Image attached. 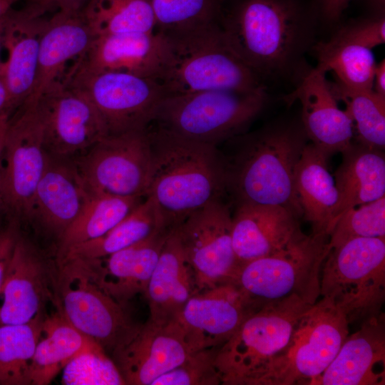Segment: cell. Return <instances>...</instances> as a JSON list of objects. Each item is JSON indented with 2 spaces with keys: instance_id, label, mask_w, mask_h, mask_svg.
I'll return each mask as SVG.
<instances>
[{
  "instance_id": "obj_1",
  "label": "cell",
  "mask_w": 385,
  "mask_h": 385,
  "mask_svg": "<svg viewBox=\"0 0 385 385\" xmlns=\"http://www.w3.org/2000/svg\"><path fill=\"white\" fill-rule=\"evenodd\" d=\"M314 11L299 0H234L219 25L235 54L260 78L298 77L312 41Z\"/></svg>"
},
{
  "instance_id": "obj_2",
  "label": "cell",
  "mask_w": 385,
  "mask_h": 385,
  "mask_svg": "<svg viewBox=\"0 0 385 385\" xmlns=\"http://www.w3.org/2000/svg\"><path fill=\"white\" fill-rule=\"evenodd\" d=\"M147 130L150 171L145 197L155 205L163 228L170 232L192 212L222 200L224 155L215 145L158 126Z\"/></svg>"
},
{
  "instance_id": "obj_3",
  "label": "cell",
  "mask_w": 385,
  "mask_h": 385,
  "mask_svg": "<svg viewBox=\"0 0 385 385\" xmlns=\"http://www.w3.org/2000/svg\"><path fill=\"white\" fill-rule=\"evenodd\" d=\"M224 155L225 191L236 207L282 206L302 217L294 190V174L308 143L301 121L280 120L231 139Z\"/></svg>"
},
{
  "instance_id": "obj_4",
  "label": "cell",
  "mask_w": 385,
  "mask_h": 385,
  "mask_svg": "<svg viewBox=\"0 0 385 385\" xmlns=\"http://www.w3.org/2000/svg\"><path fill=\"white\" fill-rule=\"evenodd\" d=\"M160 36L162 58L156 81L166 96L210 90L252 91L265 86L229 47L219 22Z\"/></svg>"
},
{
  "instance_id": "obj_5",
  "label": "cell",
  "mask_w": 385,
  "mask_h": 385,
  "mask_svg": "<svg viewBox=\"0 0 385 385\" xmlns=\"http://www.w3.org/2000/svg\"><path fill=\"white\" fill-rule=\"evenodd\" d=\"M266 86L252 91L210 90L166 96L154 120L183 137L217 145L244 133L268 101Z\"/></svg>"
},
{
  "instance_id": "obj_6",
  "label": "cell",
  "mask_w": 385,
  "mask_h": 385,
  "mask_svg": "<svg viewBox=\"0 0 385 385\" xmlns=\"http://www.w3.org/2000/svg\"><path fill=\"white\" fill-rule=\"evenodd\" d=\"M320 297L349 324L384 313L385 237L354 238L331 249L322 267Z\"/></svg>"
},
{
  "instance_id": "obj_7",
  "label": "cell",
  "mask_w": 385,
  "mask_h": 385,
  "mask_svg": "<svg viewBox=\"0 0 385 385\" xmlns=\"http://www.w3.org/2000/svg\"><path fill=\"white\" fill-rule=\"evenodd\" d=\"M330 250L329 235L302 232L279 251L242 266L235 283L256 309L291 296L314 304Z\"/></svg>"
},
{
  "instance_id": "obj_8",
  "label": "cell",
  "mask_w": 385,
  "mask_h": 385,
  "mask_svg": "<svg viewBox=\"0 0 385 385\" xmlns=\"http://www.w3.org/2000/svg\"><path fill=\"white\" fill-rule=\"evenodd\" d=\"M312 305L291 296L250 314L217 350L215 365L221 384L250 385L265 364L287 346L300 319Z\"/></svg>"
},
{
  "instance_id": "obj_9",
  "label": "cell",
  "mask_w": 385,
  "mask_h": 385,
  "mask_svg": "<svg viewBox=\"0 0 385 385\" xmlns=\"http://www.w3.org/2000/svg\"><path fill=\"white\" fill-rule=\"evenodd\" d=\"M349 334L344 314L321 297L302 317L287 346L250 385L314 384Z\"/></svg>"
},
{
  "instance_id": "obj_10",
  "label": "cell",
  "mask_w": 385,
  "mask_h": 385,
  "mask_svg": "<svg viewBox=\"0 0 385 385\" xmlns=\"http://www.w3.org/2000/svg\"><path fill=\"white\" fill-rule=\"evenodd\" d=\"M58 308L66 320L106 353L125 344L140 325L101 289L73 259L60 260Z\"/></svg>"
},
{
  "instance_id": "obj_11",
  "label": "cell",
  "mask_w": 385,
  "mask_h": 385,
  "mask_svg": "<svg viewBox=\"0 0 385 385\" xmlns=\"http://www.w3.org/2000/svg\"><path fill=\"white\" fill-rule=\"evenodd\" d=\"M147 129L108 134L73 158L89 192L145 197L150 171Z\"/></svg>"
},
{
  "instance_id": "obj_12",
  "label": "cell",
  "mask_w": 385,
  "mask_h": 385,
  "mask_svg": "<svg viewBox=\"0 0 385 385\" xmlns=\"http://www.w3.org/2000/svg\"><path fill=\"white\" fill-rule=\"evenodd\" d=\"M63 81L91 101L108 134L147 129L166 96L155 79L124 73L69 71Z\"/></svg>"
},
{
  "instance_id": "obj_13",
  "label": "cell",
  "mask_w": 385,
  "mask_h": 385,
  "mask_svg": "<svg viewBox=\"0 0 385 385\" xmlns=\"http://www.w3.org/2000/svg\"><path fill=\"white\" fill-rule=\"evenodd\" d=\"M46 156L36 101H24L9 115L1 162L3 207L11 220H29Z\"/></svg>"
},
{
  "instance_id": "obj_14",
  "label": "cell",
  "mask_w": 385,
  "mask_h": 385,
  "mask_svg": "<svg viewBox=\"0 0 385 385\" xmlns=\"http://www.w3.org/2000/svg\"><path fill=\"white\" fill-rule=\"evenodd\" d=\"M232 223L228 205L217 200L190 213L174 229L197 292L235 282L240 266L232 245Z\"/></svg>"
},
{
  "instance_id": "obj_15",
  "label": "cell",
  "mask_w": 385,
  "mask_h": 385,
  "mask_svg": "<svg viewBox=\"0 0 385 385\" xmlns=\"http://www.w3.org/2000/svg\"><path fill=\"white\" fill-rule=\"evenodd\" d=\"M44 146L52 155L74 158L108 135L91 101L63 80L50 84L36 101Z\"/></svg>"
},
{
  "instance_id": "obj_16",
  "label": "cell",
  "mask_w": 385,
  "mask_h": 385,
  "mask_svg": "<svg viewBox=\"0 0 385 385\" xmlns=\"http://www.w3.org/2000/svg\"><path fill=\"white\" fill-rule=\"evenodd\" d=\"M257 310L235 282L195 293L173 321L192 353L220 347Z\"/></svg>"
},
{
  "instance_id": "obj_17",
  "label": "cell",
  "mask_w": 385,
  "mask_h": 385,
  "mask_svg": "<svg viewBox=\"0 0 385 385\" xmlns=\"http://www.w3.org/2000/svg\"><path fill=\"white\" fill-rule=\"evenodd\" d=\"M298 77L296 88L284 99L289 105L300 103V121L307 139L329 158L343 152L353 143L354 125L339 107L326 73L305 68Z\"/></svg>"
},
{
  "instance_id": "obj_18",
  "label": "cell",
  "mask_w": 385,
  "mask_h": 385,
  "mask_svg": "<svg viewBox=\"0 0 385 385\" xmlns=\"http://www.w3.org/2000/svg\"><path fill=\"white\" fill-rule=\"evenodd\" d=\"M170 232L158 230L103 257L69 259L76 260L87 276L106 294L126 306L137 294L145 293Z\"/></svg>"
},
{
  "instance_id": "obj_19",
  "label": "cell",
  "mask_w": 385,
  "mask_h": 385,
  "mask_svg": "<svg viewBox=\"0 0 385 385\" xmlns=\"http://www.w3.org/2000/svg\"><path fill=\"white\" fill-rule=\"evenodd\" d=\"M191 353L174 322L158 325L148 320L112 356L125 384L151 385Z\"/></svg>"
},
{
  "instance_id": "obj_20",
  "label": "cell",
  "mask_w": 385,
  "mask_h": 385,
  "mask_svg": "<svg viewBox=\"0 0 385 385\" xmlns=\"http://www.w3.org/2000/svg\"><path fill=\"white\" fill-rule=\"evenodd\" d=\"M88 195L73 159L46 153L29 220L59 240L81 212Z\"/></svg>"
},
{
  "instance_id": "obj_21",
  "label": "cell",
  "mask_w": 385,
  "mask_h": 385,
  "mask_svg": "<svg viewBox=\"0 0 385 385\" xmlns=\"http://www.w3.org/2000/svg\"><path fill=\"white\" fill-rule=\"evenodd\" d=\"M162 50V36L155 31L99 34L70 71L124 73L156 80Z\"/></svg>"
},
{
  "instance_id": "obj_22",
  "label": "cell",
  "mask_w": 385,
  "mask_h": 385,
  "mask_svg": "<svg viewBox=\"0 0 385 385\" xmlns=\"http://www.w3.org/2000/svg\"><path fill=\"white\" fill-rule=\"evenodd\" d=\"M232 220V245L240 268L279 251L302 233L299 218L280 205H240Z\"/></svg>"
},
{
  "instance_id": "obj_23",
  "label": "cell",
  "mask_w": 385,
  "mask_h": 385,
  "mask_svg": "<svg viewBox=\"0 0 385 385\" xmlns=\"http://www.w3.org/2000/svg\"><path fill=\"white\" fill-rule=\"evenodd\" d=\"M317 385L385 384V318L382 313L359 324L317 379Z\"/></svg>"
},
{
  "instance_id": "obj_24",
  "label": "cell",
  "mask_w": 385,
  "mask_h": 385,
  "mask_svg": "<svg viewBox=\"0 0 385 385\" xmlns=\"http://www.w3.org/2000/svg\"><path fill=\"white\" fill-rule=\"evenodd\" d=\"M46 268L36 249L19 235L0 292V325L26 324L43 312L50 294Z\"/></svg>"
},
{
  "instance_id": "obj_25",
  "label": "cell",
  "mask_w": 385,
  "mask_h": 385,
  "mask_svg": "<svg viewBox=\"0 0 385 385\" xmlns=\"http://www.w3.org/2000/svg\"><path fill=\"white\" fill-rule=\"evenodd\" d=\"M96 36L81 11L55 13L43 19L34 88L25 100L36 101L45 89L60 79L66 63L83 55Z\"/></svg>"
},
{
  "instance_id": "obj_26",
  "label": "cell",
  "mask_w": 385,
  "mask_h": 385,
  "mask_svg": "<svg viewBox=\"0 0 385 385\" xmlns=\"http://www.w3.org/2000/svg\"><path fill=\"white\" fill-rule=\"evenodd\" d=\"M43 18L26 19L12 8L4 18L2 46L8 58L0 63V77L7 95L10 115L31 93L38 66Z\"/></svg>"
},
{
  "instance_id": "obj_27",
  "label": "cell",
  "mask_w": 385,
  "mask_h": 385,
  "mask_svg": "<svg viewBox=\"0 0 385 385\" xmlns=\"http://www.w3.org/2000/svg\"><path fill=\"white\" fill-rule=\"evenodd\" d=\"M196 292L192 271L173 230L144 293L150 310L148 320L158 325L173 322Z\"/></svg>"
},
{
  "instance_id": "obj_28",
  "label": "cell",
  "mask_w": 385,
  "mask_h": 385,
  "mask_svg": "<svg viewBox=\"0 0 385 385\" xmlns=\"http://www.w3.org/2000/svg\"><path fill=\"white\" fill-rule=\"evenodd\" d=\"M329 157L312 143H307L294 174V190L302 217L315 234L329 235L338 202Z\"/></svg>"
},
{
  "instance_id": "obj_29",
  "label": "cell",
  "mask_w": 385,
  "mask_h": 385,
  "mask_svg": "<svg viewBox=\"0 0 385 385\" xmlns=\"http://www.w3.org/2000/svg\"><path fill=\"white\" fill-rule=\"evenodd\" d=\"M341 153L342 162L333 175L338 202L332 230L345 212L385 196L383 150L352 143Z\"/></svg>"
},
{
  "instance_id": "obj_30",
  "label": "cell",
  "mask_w": 385,
  "mask_h": 385,
  "mask_svg": "<svg viewBox=\"0 0 385 385\" xmlns=\"http://www.w3.org/2000/svg\"><path fill=\"white\" fill-rule=\"evenodd\" d=\"M31 364V385H46L77 354L94 342L76 329L58 311L45 316L42 333Z\"/></svg>"
},
{
  "instance_id": "obj_31",
  "label": "cell",
  "mask_w": 385,
  "mask_h": 385,
  "mask_svg": "<svg viewBox=\"0 0 385 385\" xmlns=\"http://www.w3.org/2000/svg\"><path fill=\"white\" fill-rule=\"evenodd\" d=\"M160 230H165L162 227L155 206L149 197H145L104 235L68 247L60 255V260L103 257L134 245Z\"/></svg>"
},
{
  "instance_id": "obj_32",
  "label": "cell",
  "mask_w": 385,
  "mask_h": 385,
  "mask_svg": "<svg viewBox=\"0 0 385 385\" xmlns=\"http://www.w3.org/2000/svg\"><path fill=\"white\" fill-rule=\"evenodd\" d=\"M145 197L89 192L81 212L58 240L59 255L74 245L104 235L125 218Z\"/></svg>"
},
{
  "instance_id": "obj_33",
  "label": "cell",
  "mask_w": 385,
  "mask_h": 385,
  "mask_svg": "<svg viewBox=\"0 0 385 385\" xmlns=\"http://www.w3.org/2000/svg\"><path fill=\"white\" fill-rule=\"evenodd\" d=\"M315 67L332 72L335 84L349 90H371L376 62L371 49L358 45L321 41L314 47Z\"/></svg>"
},
{
  "instance_id": "obj_34",
  "label": "cell",
  "mask_w": 385,
  "mask_h": 385,
  "mask_svg": "<svg viewBox=\"0 0 385 385\" xmlns=\"http://www.w3.org/2000/svg\"><path fill=\"white\" fill-rule=\"evenodd\" d=\"M44 317L41 312L26 324L0 325V385H31V364Z\"/></svg>"
},
{
  "instance_id": "obj_35",
  "label": "cell",
  "mask_w": 385,
  "mask_h": 385,
  "mask_svg": "<svg viewBox=\"0 0 385 385\" xmlns=\"http://www.w3.org/2000/svg\"><path fill=\"white\" fill-rule=\"evenodd\" d=\"M81 12L96 36L155 32V17L149 0H88Z\"/></svg>"
},
{
  "instance_id": "obj_36",
  "label": "cell",
  "mask_w": 385,
  "mask_h": 385,
  "mask_svg": "<svg viewBox=\"0 0 385 385\" xmlns=\"http://www.w3.org/2000/svg\"><path fill=\"white\" fill-rule=\"evenodd\" d=\"M334 93L345 104L359 143L380 150L385 148V98L371 90H349L331 83Z\"/></svg>"
},
{
  "instance_id": "obj_37",
  "label": "cell",
  "mask_w": 385,
  "mask_h": 385,
  "mask_svg": "<svg viewBox=\"0 0 385 385\" xmlns=\"http://www.w3.org/2000/svg\"><path fill=\"white\" fill-rule=\"evenodd\" d=\"M155 31L163 35L218 23L224 0H149Z\"/></svg>"
},
{
  "instance_id": "obj_38",
  "label": "cell",
  "mask_w": 385,
  "mask_h": 385,
  "mask_svg": "<svg viewBox=\"0 0 385 385\" xmlns=\"http://www.w3.org/2000/svg\"><path fill=\"white\" fill-rule=\"evenodd\" d=\"M64 385L125 384L117 366L96 342L73 357L63 369Z\"/></svg>"
},
{
  "instance_id": "obj_39",
  "label": "cell",
  "mask_w": 385,
  "mask_h": 385,
  "mask_svg": "<svg viewBox=\"0 0 385 385\" xmlns=\"http://www.w3.org/2000/svg\"><path fill=\"white\" fill-rule=\"evenodd\" d=\"M358 237H385V196L345 212L329 235V247Z\"/></svg>"
},
{
  "instance_id": "obj_40",
  "label": "cell",
  "mask_w": 385,
  "mask_h": 385,
  "mask_svg": "<svg viewBox=\"0 0 385 385\" xmlns=\"http://www.w3.org/2000/svg\"><path fill=\"white\" fill-rule=\"evenodd\" d=\"M219 347L191 353L182 363L156 379L151 385H217L220 377L215 365Z\"/></svg>"
},
{
  "instance_id": "obj_41",
  "label": "cell",
  "mask_w": 385,
  "mask_h": 385,
  "mask_svg": "<svg viewBox=\"0 0 385 385\" xmlns=\"http://www.w3.org/2000/svg\"><path fill=\"white\" fill-rule=\"evenodd\" d=\"M329 40L372 49L385 42V15L351 21L341 26Z\"/></svg>"
},
{
  "instance_id": "obj_42",
  "label": "cell",
  "mask_w": 385,
  "mask_h": 385,
  "mask_svg": "<svg viewBox=\"0 0 385 385\" xmlns=\"http://www.w3.org/2000/svg\"><path fill=\"white\" fill-rule=\"evenodd\" d=\"M24 5L16 10L26 19H36L49 12L76 13L81 11L88 0H23ZM54 13V14H55Z\"/></svg>"
},
{
  "instance_id": "obj_43",
  "label": "cell",
  "mask_w": 385,
  "mask_h": 385,
  "mask_svg": "<svg viewBox=\"0 0 385 385\" xmlns=\"http://www.w3.org/2000/svg\"><path fill=\"white\" fill-rule=\"evenodd\" d=\"M19 223L11 220L9 226L0 230V292L16 241L19 237Z\"/></svg>"
},
{
  "instance_id": "obj_44",
  "label": "cell",
  "mask_w": 385,
  "mask_h": 385,
  "mask_svg": "<svg viewBox=\"0 0 385 385\" xmlns=\"http://www.w3.org/2000/svg\"><path fill=\"white\" fill-rule=\"evenodd\" d=\"M352 0H314L312 10L317 18L324 23L335 24Z\"/></svg>"
},
{
  "instance_id": "obj_45",
  "label": "cell",
  "mask_w": 385,
  "mask_h": 385,
  "mask_svg": "<svg viewBox=\"0 0 385 385\" xmlns=\"http://www.w3.org/2000/svg\"><path fill=\"white\" fill-rule=\"evenodd\" d=\"M373 91L379 96L385 98V61L381 60L376 63L375 68Z\"/></svg>"
},
{
  "instance_id": "obj_46",
  "label": "cell",
  "mask_w": 385,
  "mask_h": 385,
  "mask_svg": "<svg viewBox=\"0 0 385 385\" xmlns=\"http://www.w3.org/2000/svg\"><path fill=\"white\" fill-rule=\"evenodd\" d=\"M9 118V115L6 112L0 115V165L2 162Z\"/></svg>"
},
{
  "instance_id": "obj_47",
  "label": "cell",
  "mask_w": 385,
  "mask_h": 385,
  "mask_svg": "<svg viewBox=\"0 0 385 385\" xmlns=\"http://www.w3.org/2000/svg\"><path fill=\"white\" fill-rule=\"evenodd\" d=\"M371 15H385V0H366Z\"/></svg>"
},
{
  "instance_id": "obj_48",
  "label": "cell",
  "mask_w": 385,
  "mask_h": 385,
  "mask_svg": "<svg viewBox=\"0 0 385 385\" xmlns=\"http://www.w3.org/2000/svg\"><path fill=\"white\" fill-rule=\"evenodd\" d=\"M8 105V95L7 91L3 81V79L0 77V115L6 112Z\"/></svg>"
},
{
  "instance_id": "obj_49",
  "label": "cell",
  "mask_w": 385,
  "mask_h": 385,
  "mask_svg": "<svg viewBox=\"0 0 385 385\" xmlns=\"http://www.w3.org/2000/svg\"><path fill=\"white\" fill-rule=\"evenodd\" d=\"M20 1L23 0H0V20Z\"/></svg>"
},
{
  "instance_id": "obj_50",
  "label": "cell",
  "mask_w": 385,
  "mask_h": 385,
  "mask_svg": "<svg viewBox=\"0 0 385 385\" xmlns=\"http://www.w3.org/2000/svg\"><path fill=\"white\" fill-rule=\"evenodd\" d=\"M4 210L3 207V196H2V188H1V163L0 165V211Z\"/></svg>"
},
{
  "instance_id": "obj_51",
  "label": "cell",
  "mask_w": 385,
  "mask_h": 385,
  "mask_svg": "<svg viewBox=\"0 0 385 385\" xmlns=\"http://www.w3.org/2000/svg\"><path fill=\"white\" fill-rule=\"evenodd\" d=\"M0 20V50L2 46V38H3V28H4V18Z\"/></svg>"
}]
</instances>
